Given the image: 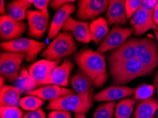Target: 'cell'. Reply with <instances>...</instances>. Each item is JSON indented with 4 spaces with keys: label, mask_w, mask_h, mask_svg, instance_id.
<instances>
[{
    "label": "cell",
    "mask_w": 158,
    "mask_h": 118,
    "mask_svg": "<svg viewBox=\"0 0 158 118\" xmlns=\"http://www.w3.org/2000/svg\"><path fill=\"white\" fill-rule=\"evenodd\" d=\"M70 82L77 94H87L92 91L93 81L82 69L79 68L75 74L70 76Z\"/></svg>",
    "instance_id": "obj_20"
},
{
    "label": "cell",
    "mask_w": 158,
    "mask_h": 118,
    "mask_svg": "<svg viewBox=\"0 0 158 118\" xmlns=\"http://www.w3.org/2000/svg\"><path fill=\"white\" fill-rule=\"evenodd\" d=\"M157 47V43L150 38H131L116 49L110 51L108 62L138 59L145 52Z\"/></svg>",
    "instance_id": "obj_3"
},
{
    "label": "cell",
    "mask_w": 158,
    "mask_h": 118,
    "mask_svg": "<svg viewBox=\"0 0 158 118\" xmlns=\"http://www.w3.org/2000/svg\"><path fill=\"white\" fill-rule=\"evenodd\" d=\"M79 68L92 79L94 87L101 88L108 79L105 56L91 49L80 50L75 56Z\"/></svg>",
    "instance_id": "obj_1"
},
{
    "label": "cell",
    "mask_w": 158,
    "mask_h": 118,
    "mask_svg": "<svg viewBox=\"0 0 158 118\" xmlns=\"http://www.w3.org/2000/svg\"><path fill=\"white\" fill-rule=\"evenodd\" d=\"M26 24L14 20L9 15L0 17V37L2 40L11 41L18 38L25 33Z\"/></svg>",
    "instance_id": "obj_11"
},
{
    "label": "cell",
    "mask_w": 158,
    "mask_h": 118,
    "mask_svg": "<svg viewBox=\"0 0 158 118\" xmlns=\"http://www.w3.org/2000/svg\"><path fill=\"white\" fill-rule=\"evenodd\" d=\"M155 86L148 83H141L135 88L133 99L135 100H145L152 98L155 93Z\"/></svg>",
    "instance_id": "obj_28"
},
{
    "label": "cell",
    "mask_w": 158,
    "mask_h": 118,
    "mask_svg": "<svg viewBox=\"0 0 158 118\" xmlns=\"http://www.w3.org/2000/svg\"><path fill=\"white\" fill-rule=\"evenodd\" d=\"M77 45L70 32H60L41 52L45 59L57 61L75 53Z\"/></svg>",
    "instance_id": "obj_5"
},
{
    "label": "cell",
    "mask_w": 158,
    "mask_h": 118,
    "mask_svg": "<svg viewBox=\"0 0 158 118\" xmlns=\"http://www.w3.org/2000/svg\"><path fill=\"white\" fill-rule=\"evenodd\" d=\"M45 47H47L45 43L25 38L1 43V49L4 52L25 54L26 60L28 62H34L39 53L44 51Z\"/></svg>",
    "instance_id": "obj_6"
},
{
    "label": "cell",
    "mask_w": 158,
    "mask_h": 118,
    "mask_svg": "<svg viewBox=\"0 0 158 118\" xmlns=\"http://www.w3.org/2000/svg\"><path fill=\"white\" fill-rule=\"evenodd\" d=\"M75 1H72V0H53L51 1L50 3V7L54 11H58L62 7L65 6L66 4L73 3Z\"/></svg>",
    "instance_id": "obj_34"
},
{
    "label": "cell",
    "mask_w": 158,
    "mask_h": 118,
    "mask_svg": "<svg viewBox=\"0 0 158 118\" xmlns=\"http://www.w3.org/2000/svg\"><path fill=\"white\" fill-rule=\"evenodd\" d=\"M0 79H1V84H0V86H1V88L2 87V86H4L5 84H4V83H5V78H4V76H0Z\"/></svg>",
    "instance_id": "obj_41"
},
{
    "label": "cell",
    "mask_w": 158,
    "mask_h": 118,
    "mask_svg": "<svg viewBox=\"0 0 158 118\" xmlns=\"http://www.w3.org/2000/svg\"><path fill=\"white\" fill-rule=\"evenodd\" d=\"M134 33L132 27L124 28L114 26L106 37L97 47L96 52L103 55L108 51H111L121 46Z\"/></svg>",
    "instance_id": "obj_8"
},
{
    "label": "cell",
    "mask_w": 158,
    "mask_h": 118,
    "mask_svg": "<svg viewBox=\"0 0 158 118\" xmlns=\"http://www.w3.org/2000/svg\"><path fill=\"white\" fill-rule=\"evenodd\" d=\"M75 118H87L84 113H75Z\"/></svg>",
    "instance_id": "obj_40"
},
{
    "label": "cell",
    "mask_w": 158,
    "mask_h": 118,
    "mask_svg": "<svg viewBox=\"0 0 158 118\" xmlns=\"http://www.w3.org/2000/svg\"><path fill=\"white\" fill-rule=\"evenodd\" d=\"M109 74L114 86H123L133 79L152 74L138 59L109 62Z\"/></svg>",
    "instance_id": "obj_2"
},
{
    "label": "cell",
    "mask_w": 158,
    "mask_h": 118,
    "mask_svg": "<svg viewBox=\"0 0 158 118\" xmlns=\"http://www.w3.org/2000/svg\"><path fill=\"white\" fill-rule=\"evenodd\" d=\"M153 19H154L155 23L158 26V3L155 6L154 13H153Z\"/></svg>",
    "instance_id": "obj_39"
},
{
    "label": "cell",
    "mask_w": 158,
    "mask_h": 118,
    "mask_svg": "<svg viewBox=\"0 0 158 118\" xmlns=\"http://www.w3.org/2000/svg\"><path fill=\"white\" fill-rule=\"evenodd\" d=\"M129 23L134 30V35L141 36L150 30L158 31V26L155 23L153 14L139 9L131 18Z\"/></svg>",
    "instance_id": "obj_13"
},
{
    "label": "cell",
    "mask_w": 158,
    "mask_h": 118,
    "mask_svg": "<svg viewBox=\"0 0 158 118\" xmlns=\"http://www.w3.org/2000/svg\"><path fill=\"white\" fill-rule=\"evenodd\" d=\"M60 63V60L40 59L28 67V70L38 86L48 85L52 72Z\"/></svg>",
    "instance_id": "obj_10"
},
{
    "label": "cell",
    "mask_w": 158,
    "mask_h": 118,
    "mask_svg": "<svg viewBox=\"0 0 158 118\" xmlns=\"http://www.w3.org/2000/svg\"><path fill=\"white\" fill-rule=\"evenodd\" d=\"M30 37L40 39L46 32L49 26V16L38 10L29 9L26 14Z\"/></svg>",
    "instance_id": "obj_12"
},
{
    "label": "cell",
    "mask_w": 158,
    "mask_h": 118,
    "mask_svg": "<svg viewBox=\"0 0 158 118\" xmlns=\"http://www.w3.org/2000/svg\"><path fill=\"white\" fill-rule=\"evenodd\" d=\"M32 6L29 0H14L7 4L8 15L14 20L22 21L26 18V14Z\"/></svg>",
    "instance_id": "obj_22"
},
{
    "label": "cell",
    "mask_w": 158,
    "mask_h": 118,
    "mask_svg": "<svg viewBox=\"0 0 158 118\" xmlns=\"http://www.w3.org/2000/svg\"><path fill=\"white\" fill-rule=\"evenodd\" d=\"M21 91L16 86L4 85L0 91V103L2 107H18L21 100Z\"/></svg>",
    "instance_id": "obj_21"
},
{
    "label": "cell",
    "mask_w": 158,
    "mask_h": 118,
    "mask_svg": "<svg viewBox=\"0 0 158 118\" xmlns=\"http://www.w3.org/2000/svg\"><path fill=\"white\" fill-rule=\"evenodd\" d=\"M63 32H70L77 41L82 43H89L92 40L89 23L87 21H77L69 17L63 28Z\"/></svg>",
    "instance_id": "obj_14"
},
{
    "label": "cell",
    "mask_w": 158,
    "mask_h": 118,
    "mask_svg": "<svg viewBox=\"0 0 158 118\" xmlns=\"http://www.w3.org/2000/svg\"><path fill=\"white\" fill-rule=\"evenodd\" d=\"M157 109L158 103L153 98L140 101L135 108L133 118H154Z\"/></svg>",
    "instance_id": "obj_24"
},
{
    "label": "cell",
    "mask_w": 158,
    "mask_h": 118,
    "mask_svg": "<svg viewBox=\"0 0 158 118\" xmlns=\"http://www.w3.org/2000/svg\"><path fill=\"white\" fill-rule=\"evenodd\" d=\"M45 100L35 96L28 95L21 98L19 102V106L21 109L26 111H34L40 109V108L44 104Z\"/></svg>",
    "instance_id": "obj_27"
},
{
    "label": "cell",
    "mask_w": 158,
    "mask_h": 118,
    "mask_svg": "<svg viewBox=\"0 0 158 118\" xmlns=\"http://www.w3.org/2000/svg\"><path fill=\"white\" fill-rule=\"evenodd\" d=\"M140 0H126L125 2V9L127 19H131L134 14L140 9Z\"/></svg>",
    "instance_id": "obj_31"
},
{
    "label": "cell",
    "mask_w": 158,
    "mask_h": 118,
    "mask_svg": "<svg viewBox=\"0 0 158 118\" xmlns=\"http://www.w3.org/2000/svg\"><path fill=\"white\" fill-rule=\"evenodd\" d=\"M76 10V6L74 4L70 3L57 11L53 16L52 22L48 32V40L55 38L59 34L60 31L63 29L64 23H66L70 15Z\"/></svg>",
    "instance_id": "obj_16"
},
{
    "label": "cell",
    "mask_w": 158,
    "mask_h": 118,
    "mask_svg": "<svg viewBox=\"0 0 158 118\" xmlns=\"http://www.w3.org/2000/svg\"><path fill=\"white\" fill-rule=\"evenodd\" d=\"M92 41L99 45L104 40L109 33V24L107 20L103 17L97 18L89 24Z\"/></svg>",
    "instance_id": "obj_23"
},
{
    "label": "cell",
    "mask_w": 158,
    "mask_h": 118,
    "mask_svg": "<svg viewBox=\"0 0 158 118\" xmlns=\"http://www.w3.org/2000/svg\"><path fill=\"white\" fill-rule=\"evenodd\" d=\"M135 100L132 98H126L117 103L115 108V118H130L132 115Z\"/></svg>",
    "instance_id": "obj_26"
},
{
    "label": "cell",
    "mask_w": 158,
    "mask_h": 118,
    "mask_svg": "<svg viewBox=\"0 0 158 118\" xmlns=\"http://www.w3.org/2000/svg\"><path fill=\"white\" fill-rule=\"evenodd\" d=\"M108 0H80L77 2L76 18L78 21H91L98 17L108 9Z\"/></svg>",
    "instance_id": "obj_9"
},
{
    "label": "cell",
    "mask_w": 158,
    "mask_h": 118,
    "mask_svg": "<svg viewBox=\"0 0 158 118\" xmlns=\"http://www.w3.org/2000/svg\"><path fill=\"white\" fill-rule=\"evenodd\" d=\"M153 83H154L155 87L157 89V101L158 103V69L156 70L153 79Z\"/></svg>",
    "instance_id": "obj_37"
},
{
    "label": "cell",
    "mask_w": 158,
    "mask_h": 118,
    "mask_svg": "<svg viewBox=\"0 0 158 118\" xmlns=\"http://www.w3.org/2000/svg\"><path fill=\"white\" fill-rule=\"evenodd\" d=\"M48 118H72L70 112L64 110H51L48 113Z\"/></svg>",
    "instance_id": "obj_35"
},
{
    "label": "cell",
    "mask_w": 158,
    "mask_h": 118,
    "mask_svg": "<svg viewBox=\"0 0 158 118\" xmlns=\"http://www.w3.org/2000/svg\"><path fill=\"white\" fill-rule=\"evenodd\" d=\"M158 3L157 0H142L140 2V9H143L150 14H153L155 6Z\"/></svg>",
    "instance_id": "obj_33"
},
{
    "label": "cell",
    "mask_w": 158,
    "mask_h": 118,
    "mask_svg": "<svg viewBox=\"0 0 158 118\" xmlns=\"http://www.w3.org/2000/svg\"><path fill=\"white\" fill-rule=\"evenodd\" d=\"M135 88L125 86H109L94 96V101L97 102H115V100L126 98L133 95Z\"/></svg>",
    "instance_id": "obj_15"
},
{
    "label": "cell",
    "mask_w": 158,
    "mask_h": 118,
    "mask_svg": "<svg viewBox=\"0 0 158 118\" xmlns=\"http://www.w3.org/2000/svg\"><path fill=\"white\" fill-rule=\"evenodd\" d=\"M154 33H155V38H156V40H157V47H158V31H154Z\"/></svg>",
    "instance_id": "obj_42"
},
{
    "label": "cell",
    "mask_w": 158,
    "mask_h": 118,
    "mask_svg": "<svg viewBox=\"0 0 158 118\" xmlns=\"http://www.w3.org/2000/svg\"><path fill=\"white\" fill-rule=\"evenodd\" d=\"M154 118H155V117H154Z\"/></svg>",
    "instance_id": "obj_44"
},
{
    "label": "cell",
    "mask_w": 158,
    "mask_h": 118,
    "mask_svg": "<svg viewBox=\"0 0 158 118\" xmlns=\"http://www.w3.org/2000/svg\"><path fill=\"white\" fill-rule=\"evenodd\" d=\"M26 55L19 52H2L0 55V74L10 82H14L21 71Z\"/></svg>",
    "instance_id": "obj_7"
},
{
    "label": "cell",
    "mask_w": 158,
    "mask_h": 118,
    "mask_svg": "<svg viewBox=\"0 0 158 118\" xmlns=\"http://www.w3.org/2000/svg\"><path fill=\"white\" fill-rule=\"evenodd\" d=\"M14 86L18 88L21 91V93H28L37 88L38 84L33 80V79L30 75L28 70L25 67L21 69L19 75L14 81Z\"/></svg>",
    "instance_id": "obj_25"
},
{
    "label": "cell",
    "mask_w": 158,
    "mask_h": 118,
    "mask_svg": "<svg viewBox=\"0 0 158 118\" xmlns=\"http://www.w3.org/2000/svg\"><path fill=\"white\" fill-rule=\"evenodd\" d=\"M22 118H46L45 112L42 109H38L34 111H30L23 115Z\"/></svg>",
    "instance_id": "obj_36"
},
{
    "label": "cell",
    "mask_w": 158,
    "mask_h": 118,
    "mask_svg": "<svg viewBox=\"0 0 158 118\" xmlns=\"http://www.w3.org/2000/svg\"><path fill=\"white\" fill-rule=\"evenodd\" d=\"M1 118H22L23 112L19 107H2L0 108Z\"/></svg>",
    "instance_id": "obj_30"
},
{
    "label": "cell",
    "mask_w": 158,
    "mask_h": 118,
    "mask_svg": "<svg viewBox=\"0 0 158 118\" xmlns=\"http://www.w3.org/2000/svg\"><path fill=\"white\" fill-rule=\"evenodd\" d=\"M116 104L115 102H109L99 105L94 112L93 118H112Z\"/></svg>",
    "instance_id": "obj_29"
},
{
    "label": "cell",
    "mask_w": 158,
    "mask_h": 118,
    "mask_svg": "<svg viewBox=\"0 0 158 118\" xmlns=\"http://www.w3.org/2000/svg\"><path fill=\"white\" fill-rule=\"evenodd\" d=\"M74 67V64L71 61L64 60L52 72L48 85L53 84L61 87H68L70 81V76Z\"/></svg>",
    "instance_id": "obj_19"
},
{
    "label": "cell",
    "mask_w": 158,
    "mask_h": 118,
    "mask_svg": "<svg viewBox=\"0 0 158 118\" xmlns=\"http://www.w3.org/2000/svg\"><path fill=\"white\" fill-rule=\"evenodd\" d=\"M125 2L123 0L110 1L106 11V20L109 26H125L127 17L125 9Z\"/></svg>",
    "instance_id": "obj_17"
},
{
    "label": "cell",
    "mask_w": 158,
    "mask_h": 118,
    "mask_svg": "<svg viewBox=\"0 0 158 118\" xmlns=\"http://www.w3.org/2000/svg\"><path fill=\"white\" fill-rule=\"evenodd\" d=\"M0 13H1V16L6 15V10L5 8V5H4V2L3 0L0 1Z\"/></svg>",
    "instance_id": "obj_38"
},
{
    "label": "cell",
    "mask_w": 158,
    "mask_h": 118,
    "mask_svg": "<svg viewBox=\"0 0 158 118\" xmlns=\"http://www.w3.org/2000/svg\"><path fill=\"white\" fill-rule=\"evenodd\" d=\"M93 90L87 94H70L49 101L46 109L87 113L93 106Z\"/></svg>",
    "instance_id": "obj_4"
},
{
    "label": "cell",
    "mask_w": 158,
    "mask_h": 118,
    "mask_svg": "<svg viewBox=\"0 0 158 118\" xmlns=\"http://www.w3.org/2000/svg\"><path fill=\"white\" fill-rule=\"evenodd\" d=\"M73 93V91L70 88L51 84V85H46L37 88L35 90L28 92L27 94L37 96L44 100H48L51 101Z\"/></svg>",
    "instance_id": "obj_18"
},
{
    "label": "cell",
    "mask_w": 158,
    "mask_h": 118,
    "mask_svg": "<svg viewBox=\"0 0 158 118\" xmlns=\"http://www.w3.org/2000/svg\"><path fill=\"white\" fill-rule=\"evenodd\" d=\"M156 118H158V115H157V117H156Z\"/></svg>",
    "instance_id": "obj_43"
},
{
    "label": "cell",
    "mask_w": 158,
    "mask_h": 118,
    "mask_svg": "<svg viewBox=\"0 0 158 118\" xmlns=\"http://www.w3.org/2000/svg\"><path fill=\"white\" fill-rule=\"evenodd\" d=\"M32 5L37 9L38 11L42 12L45 15L49 16L48 6L51 1L49 0H29Z\"/></svg>",
    "instance_id": "obj_32"
}]
</instances>
